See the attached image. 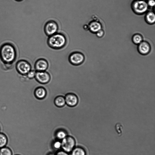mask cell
I'll use <instances>...</instances> for the list:
<instances>
[{
    "label": "cell",
    "mask_w": 155,
    "mask_h": 155,
    "mask_svg": "<svg viewBox=\"0 0 155 155\" xmlns=\"http://www.w3.org/2000/svg\"><path fill=\"white\" fill-rule=\"evenodd\" d=\"M58 29V24L53 20H50L47 22L44 27L45 32L49 37L57 33Z\"/></svg>",
    "instance_id": "cell-6"
},
{
    "label": "cell",
    "mask_w": 155,
    "mask_h": 155,
    "mask_svg": "<svg viewBox=\"0 0 155 155\" xmlns=\"http://www.w3.org/2000/svg\"><path fill=\"white\" fill-rule=\"evenodd\" d=\"M96 34L97 36L99 37L100 38L102 37L103 36L104 33L103 30L101 29L97 32H96Z\"/></svg>",
    "instance_id": "cell-24"
},
{
    "label": "cell",
    "mask_w": 155,
    "mask_h": 155,
    "mask_svg": "<svg viewBox=\"0 0 155 155\" xmlns=\"http://www.w3.org/2000/svg\"><path fill=\"white\" fill-rule=\"evenodd\" d=\"M85 151L81 147H77L72 151V155H86Z\"/></svg>",
    "instance_id": "cell-17"
},
{
    "label": "cell",
    "mask_w": 155,
    "mask_h": 155,
    "mask_svg": "<svg viewBox=\"0 0 155 155\" xmlns=\"http://www.w3.org/2000/svg\"><path fill=\"white\" fill-rule=\"evenodd\" d=\"M68 60L69 63L73 65L78 66L83 63L85 60L84 55L80 52H74L69 56Z\"/></svg>",
    "instance_id": "cell-3"
},
{
    "label": "cell",
    "mask_w": 155,
    "mask_h": 155,
    "mask_svg": "<svg viewBox=\"0 0 155 155\" xmlns=\"http://www.w3.org/2000/svg\"><path fill=\"white\" fill-rule=\"evenodd\" d=\"M47 91L45 88L42 86H38L34 91V95L36 98L38 100H42L47 95Z\"/></svg>",
    "instance_id": "cell-11"
},
{
    "label": "cell",
    "mask_w": 155,
    "mask_h": 155,
    "mask_svg": "<svg viewBox=\"0 0 155 155\" xmlns=\"http://www.w3.org/2000/svg\"><path fill=\"white\" fill-rule=\"evenodd\" d=\"M115 129L118 134L120 135H121L123 129V127L121 124L120 123H117L116 124Z\"/></svg>",
    "instance_id": "cell-21"
},
{
    "label": "cell",
    "mask_w": 155,
    "mask_h": 155,
    "mask_svg": "<svg viewBox=\"0 0 155 155\" xmlns=\"http://www.w3.org/2000/svg\"><path fill=\"white\" fill-rule=\"evenodd\" d=\"M55 105L59 108H62L66 105L64 96L58 95L56 96L54 100Z\"/></svg>",
    "instance_id": "cell-13"
},
{
    "label": "cell",
    "mask_w": 155,
    "mask_h": 155,
    "mask_svg": "<svg viewBox=\"0 0 155 155\" xmlns=\"http://www.w3.org/2000/svg\"><path fill=\"white\" fill-rule=\"evenodd\" d=\"M35 79L39 84L45 85L50 82L51 76L50 73L47 71H36Z\"/></svg>",
    "instance_id": "cell-5"
},
{
    "label": "cell",
    "mask_w": 155,
    "mask_h": 155,
    "mask_svg": "<svg viewBox=\"0 0 155 155\" xmlns=\"http://www.w3.org/2000/svg\"><path fill=\"white\" fill-rule=\"evenodd\" d=\"M145 20L146 22L149 24H152L155 21V15L152 12H148L146 15Z\"/></svg>",
    "instance_id": "cell-15"
},
{
    "label": "cell",
    "mask_w": 155,
    "mask_h": 155,
    "mask_svg": "<svg viewBox=\"0 0 155 155\" xmlns=\"http://www.w3.org/2000/svg\"><path fill=\"white\" fill-rule=\"evenodd\" d=\"M8 142L7 136L3 133H0V148L5 147Z\"/></svg>",
    "instance_id": "cell-16"
},
{
    "label": "cell",
    "mask_w": 155,
    "mask_h": 155,
    "mask_svg": "<svg viewBox=\"0 0 155 155\" xmlns=\"http://www.w3.org/2000/svg\"><path fill=\"white\" fill-rule=\"evenodd\" d=\"M132 40L133 42L135 44H139L142 42L143 38L140 35L136 34L133 36Z\"/></svg>",
    "instance_id": "cell-19"
},
{
    "label": "cell",
    "mask_w": 155,
    "mask_h": 155,
    "mask_svg": "<svg viewBox=\"0 0 155 155\" xmlns=\"http://www.w3.org/2000/svg\"></svg>",
    "instance_id": "cell-29"
},
{
    "label": "cell",
    "mask_w": 155,
    "mask_h": 155,
    "mask_svg": "<svg viewBox=\"0 0 155 155\" xmlns=\"http://www.w3.org/2000/svg\"><path fill=\"white\" fill-rule=\"evenodd\" d=\"M147 4L148 6L151 7H153L155 5V2L154 0H149Z\"/></svg>",
    "instance_id": "cell-25"
},
{
    "label": "cell",
    "mask_w": 155,
    "mask_h": 155,
    "mask_svg": "<svg viewBox=\"0 0 155 155\" xmlns=\"http://www.w3.org/2000/svg\"><path fill=\"white\" fill-rule=\"evenodd\" d=\"M56 155H68V154L65 151H61L58 152Z\"/></svg>",
    "instance_id": "cell-26"
},
{
    "label": "cell",
    "mask_w": 155,
    "mask_h": 155,
    "mask_svg": "<svg viewBox=\"0 0 155 155\" xmlns=\"http://www.w3.org/2000/svg\"><path fill=\"white\" fill-rule=\"evenodd\" d=\"M16 68L20 74L26 75L32 70V66L27 61L22 60L17 62L16 65Z\"/></svg>",
    "instance_id": "cell-4"
},
{
    "label": "cell",
    "mask_w": 155,
    "mask_h": 155,
    "mask_svg": "<svg viewBox=\"0 0 155 155\" xmlns=\"http://www.w3.org/2000/svg\"><path fill=\"white\" fill-rule=\"evenodd\" d=\"M75 141L71 137H66L63 139L61 147L64 151L69 152L72 150L75 145Z\"/></svg>",
    "instance_id": "cell-8"
},
{
    "label": "cell",
    "mask_w": 155,
    "mask_h": 155,
    "mask_svg": "<svg viewBox=\"0 0 155 155\" xmlns=\"http://www.w3.org/2000/svg\"><path fill=\"white\" fill-rule=\"evenodd\" d=\"M139 52L143 55H147L150 51V46L149 44L146 42H142L138 47Z\"/></svg>",
    "instance_id": "cell-12"
},
{
    "label": "cell",
    "mask_w": 155,
    "mask_h": 155,
    "mask_svg": "<svg viewBox=\"0 0 155 155\" xmlns=\"http://www.w3.org/2000/svg\"><path fill=\"white\" fill-rule=\"evenodd\" d=\"M0 155H12L11 150L5 146L0 148Z\"/></svg>",
    "instance_id": "cell-18"
},
{
    "label": "cell",
    "mask_w": 155,
    "mask_h": 155,
    "mask_svg": "<svg viewBox=\"0 0 155 155\" xmlns=\"http://www.w3.org/2000/svg\"><path fill=\"white\" fill-rule=\"evenodd\" d=\"M50 155H54V154H50Z\"/></svg>",
    "instance_id": "cell-28"
},
{
    "label": "cell",
    "mask_w": 155,
    "mask_h": 155,
    "mask_svg": "<svg viewBox=\"0 0 155 155\" xmlns=\"http://www.w3.org/2000/svg\"><path fill=\"white\" fill-rule=\"evenodd\" d=\"M89 29L92 32L96 33L101 29L102 26L99 22L93 21L90 22L88 25Z\"/></svg>",
    "instance_id": "cell-14"
},
{
    "label": "cell",
    "mask_w": 155,
    "mask_h": 155,
    "mask_svg": "<svg viewBox=\"0 0 155 155\" xmlns=\"http://www.w3.org/2000/svg\"><path fill=\"white\" fill-rule=\"evenodd\" d=\"M66 105L69 107L75 106L79 102V99L74 93H69L66 94L65 96Z\"/></svg>",
    "instance_id": "cell-9"
},
{
    "label": "cell",
    "mask_w": 155,
    "mask_h": 155,
    "mask_svg": "<svg viewBox=\"0 0 155 155\" xmlns=\"http://www.w3.org/2000/svg\"><path fill=\"white\" fill-rule=\"evenodd\" d=\"M16 1L17 2H21L23 1V0H16Z\"/></svg>",
    "instance_id": "cell-27"
},
{
    "label": "cell",
    "mask_w": 155,
    "mask_h": 155,
    "mask_svg": "<svg viewBox=\"0 0 155 155\" xmlns=\"http://www.w3.org/2000/svg\"><path fill=\"white\" fill-rule=\"evenodd\" d=\"M132 8L135 13L140 14L145 13L147 11L148 5L144 1H137L133 3Z\"/></svg>",
    "instance_id": "cell-7"
},
{
    "label": "cell",
    "mask_w": 155,
    "mask_h": 155,
    "mask_svg": "<svg viewBox=\"0 0 155 155\" xmlns=\"http://www.w3.org/2000/svg\"><path fill=\"white\" fill-rule=\"evenodd\" d=\"M57 136L59 139H63L66 137V134L65 132L60 131L57 133Z\"/></svg>",
    "instance_id": "cell-22"
},
{
    "label": "cell",
    "mask_w": 155,
    "mask_h": 155,
    "mask_svg": "<svg viewBox=\"0 0 155 155\" xmlns=\"http://www.w3.org/2000/svg\"><path fill=\"white\" fill-rule=\"evenodd\" d=\"M16 56V49L11 44H5L0 48V58L5 64H12Z\"/></svg>",
    "instance_id": "cell-1"
},
{
    "label": "cell",
    "mask_w": 155,
    "mask_h": 155,
    "mask_svg": "<svg viewBox=\"0 0 155 155\" xmlns=\"http://www.w3.org/2000/svg\"><path fill=\"white\" fill-rule=\"evenodd\" d=\"M49 67V63L45 59L41 58L38 59L34 65V69L36 71H45Z\"/></svg>",
    "instance_id": "cell-10"
},
{
    "label": "cell",
    "mask_w": 155,
    "mask_h": 155,
    "mask_svg": "<svg viewBox=\"0 0 155 155\" xmlns=\"http://www.w3.org/2000/svg\"><path fill=\"white\" fill-rule=\"evenodd\" d=\"M67 43L65 36L60 33H57L49 37L47 44L49 46L54 50H59L65 47Z\"/></svg>",
    "instance_id": "cell-2"
},
{
    "label": "cell",
    "mask_w": 155,
    "mask_h": 155,
    "mask_svg": "<svg viewBox=\"0 0 155 155\" xmlns=\"http://www.w3.org/2000/svg\"><path fill=\"white\" fill-rule=\"evenodd\" d=\"M36 71L34 70H31L26 74V76L27 78L29 80H32L35 78Z\"/></svg>",
    "instance_id": "cell-20"
},
{
    "label": "cell",
    "mask_w": 155,
    "mask_h": 155,
    "mask_svg": "<svg viewBox=\"0 0 155 155\" xmlns=\"http://www.w3.org/2000/svg\"><path fill=\"white\" fill-rule=\"evenodd\" d=\"M62 144L59 141H57L55 142L54 144V147L57 149H58L61 147Z\"/></svg>",
    "instance_id": "cell-23"
}]
</instances>
